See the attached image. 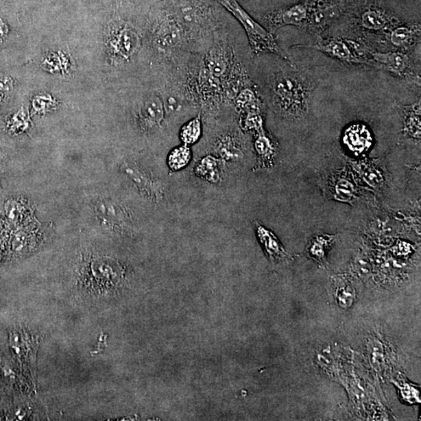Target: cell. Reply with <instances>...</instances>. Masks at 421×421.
<instances>
[{"instance_id":"1","label":"cell","mask_w":421,"mask_h":421,"mask_svg":"<svg viewBox=\"0 0 421 421\" xmlns=\"http://www.w3.org/2000/svg\"><path fill=\"white\" fill-rule=\"evenodd\" d=\"M273 105L281 116L299 119L309 112L313 84L309 78L293 72L280 71L271 80Z\"/></svg>"},{"instance_id":"2","label":"cell","mask_w":421,"mask_h":421,"mask_svg":"<svg viewBox=\"0 0 421 421\" xmlns=\"http://www.w3.org/2000/svg\"><path fill=\"white\" fill-rule=\"evenodd\" d=\"M235 16L247 32L250 47L255 54L272 53L280 56L296 69L294 62L278 47L276 39L265 28L254 21L237 0H216Z\"/></svg>"},{"instance_id":"3","label":"cell","mask_w":421,"mask_h":421,"mask_svg":"<svg viewBox=\"0 0 421 421\" xmlns=\"http://www.w3.org/2000/svg\"><path fill=\"white\" fill-rule=\"evenodd\" d=\"M368 64L379 68L402 78L414 81L419 77L415 73L413 62L409 55L399 52H375Z\"/></svg>"},{"instance_id":"4","label":"cell","mask_w":421,"mask_h":421,"mask_svg":"<svg viewBox=\"0 0 421 421\" xmlns=\"http://www.w3.org/2000/svg\"><path fill=\"white\" fill-rule=\"evenodd\" d=\"M326 185V193L335 200L351 203L359 195L354 179L345 169L328 175Z\"/></svg>"},{"instance_id":"5","label":"cell","mask_w":421,"mask_h":421,"mask_svg":"<svg viewBox=\"0 0 421 421\" xmlns=\"http://www.w3.org/2000/svg\"><path fill=\"white\" fill-rule=\"evenodd\" d=\"M311 12L309 3H299L285 9H280L265 16V22L272 30H276L284 26L294 25L302 27Z\"/></svg>"},{"instance_id":"6","label":"cell","mask_w":421,"mask_h":421,"mask_svg":"<svg viewBox=\"0 0 421 421\" xmlns=\"http://www.w3.org/2000/svg\"><path fill=\"white\" fill-rule=\"evenodd\" d=\"M299 47L320 51V52L328 54L340 61L347 62V64H363V62H366L365 60H363L356 54L343 40L337 38L323 40V41L312 45H299Z\"/></svg>"},{"instance_id":"7","label":"cell","mask_w":421,"mask_h":421,"mask_svg":"<svg viewBox=\"0 0 421 421\" xmlns=\"http://www.w3.org/2000/svg\"><path fill=\"white\" fill-rule=\"evenodd\" d=\"M124 167L125 173L129 176V178L132 179L141 191L145 193L147 197L155 201H158L162 197L163 190L160 184L147 174L144 169L136 166V165H127Z\"/></svg>"},{"instance_id":"8","label":"cell","mask_w":421,"mask_h":421,"mask_svg":"<svg viewBox=\"0 0 421 421\" xmlns=\"http://www.w3.org/2000/svg\"><path fill=\"white\" fill-rule=\"evenodd\" d=\"M254 226L255 231L257 232L258 240L269 259L274 261V263H281V261H287L289 254L280 241L278 240L274 233L266 229L265 226L258 223V221H255Z\"/></svg>"},{"instance_id":"9","label":"cell","mask_w":421,"mask_h":421,"mask_svg":"<svg viewBox=\"0 0 421 421\" xmlns=\"http://www.w3.org/2000/svg\"><path fill=\"white\" fill-rule=\"evenodd\" d=\"M344 142L348 149L356 154H361L369 149L372 144L371 132L363 124H354L344 133Z\"/></svg>"},{"instance_id":"10","label":"cell","mask_w":421,"mask_h":421,"mask_svg":"<svg viewBox=\"0 0 421 421\" xmlns=\"http://www.w3.org/2000/svg\"><path fill=\"white\" fill-rule=\"evenodd\" d=\"M339 235H328L320 233L311 238L306 249L307 257L313 259L322 266L327 265V254L333 244L338 240Z\"/></svg>"},{"instance_id":"11","label":"cell","mask_w":421,"mask_h":421,"mask_svg":"<svg viewBox=\"0 0 421 421\" xmlns=\"http://www.w3.org/2000/svg\"><path fill=\"white\" fill-rule=\"evenodd\" d=\"M357 172L362 179L374 189H382L386 184V176L384 170L378 162L373 160H361L352 163Z\"/></svg>"},{"instance_id":"12","label":"cell","mask_w":421,"mask_h":421,"mask_svg":"<svg viewBox=\"0 0 421 421\" xmlns=\"http://www.w3.org/2000/svg\"><path fill=\"white\" fill-rule=\"evenodd\" d=\"M95 212L104 224L112 227H121L127 223L128 214L125 209L112 201H101L96 204Z\"/></svg>"},{"instance_id":"13","label":"cell","mask_w":421,"mask_h":421,"mask_svg":"<svg viewBox=\"0 0 421 421\" xmlns=\"http://www.w3.org/2000/svg\"><path fill=\"white\" fill-rule=\"evenodd\" d=\"M163 101L157 96L147 99L141 109V121L147 129L155 128L160 125L164 117Z\"/></svg>"},{"instance_id":"14","label":"cell","mask_w":421,"mask_h":421,"mask_svg":"<svg viewBox=\"0 0 421 421\" xmlns=\"http://www.w3.org/2000/svg\"><path fill=\"white\" fill-rule=\"evenodd\" d=\"M404 134L413 141L420 140V101L406 106L403 110Z\"/></svg>"},{"instance_id":"15","label":"cell","mask_w":421,"mask_h":421,"mask_svg":"<svg viewBox=\"0 0 421 421\" xmlns=\"http://www.w3.org/2000/svg\"><path fill=\"white\" fill-rule=\"evenodd\" d=\"M420 35V25L402 26L392 32L390 41L396 47L408 48L417 41Z\"/></svg>"},{"instance_id":"16","label":"cell","mask_w":421,"mask_h":421,"mask_svg":"<svg viewBox=\"0 0 421 421\" xmlns=\"http://www.w3.org/2000/svg\"><path fill=\"white\" fill-rule=\"evenodd\" d=\"M335 297L338 304L344 309H349L354 303L355 289L351 282L344 277H337L334 280Z\"/></svg>"},{"instance_id":"17","label":"cell","mask_w":421,"mask_h":421,"mask_svg":"<svg viewBox=\"0 0 421 421\" xmlns=\"http://www.w3.org/2000/svg\"><path fill=\"white\" fill-rule=\"evenodd\" d=\"M361 23L366 29L382 31L389 26L391 19L383 11L371 9L362 14Z\"/></svg>"},{"instance_id":"18","label":"cell","mask_w":421,"mask_h":421,"mask_svg":"<svg viewBox=\"0 0 421 421\" xmlns=\"http://www.w3.org/2000/svg\"><path fill=\"white\" fill-rule=\"evenodd\" d=\"M339 14V10L337 5H324L314 10L311 16V25L315 29H322L330 22L337 19Z\"/></svg>"},{"instance_id":"19","label":"cell","mask_w":421,"mask_h":421,"mask_svg":"<svg viewBox=\"0 0 421 421\" xmlns=\"http://www.w3.org/2000/svg\"><path fill=\"white\" fill-rule=\"evenodd\" d=\"M191 158V151L189 145H182L176 147L169 153L168 165L173 171L184 168L189 165Z\"/></svg>"},{"instance_id":"20","label":"cell","mask_w":421,"mask_h":421,"mask_svg":"<svg viewBox=\"0 0 421 421\" xmlns=\"http://www.w3.org/2000/svg\"><path fill=\"white\" fill-rule=\"evenodd\" d=\"M202 134L201 117H197L182 128L180 133V139L186 145L195 144L200 138Z\"/></svg>"},{"instance_id":"21","label":"cell","mask_w":421,"mask_h":421,"mask_svg":"<svg viewBox=\"0 0 421 421\" xmlns=\"http://www.w3.org/2000/svg\"><path fill=\"white\" fill-rule=\"evenodd\" d=\"M208 67L215 77H221L227 69V58L220 49H213L208 58Z\"/></svg>"},{"instance_id":"22","label":"cell","mask_w":421,"mask_h":421,"mask_svg":"<svg viewBox=\"0 0 421 421\" xmlns=\"http://www.w3.org/2000/svg\"><path fill=\"white\" fill-rule=\"evenodd\" d=\"M255 146L261 160H263V162H271L272 159L274 158L275 145L267 136H260L256 141Z\"/></svg>"},{"instance_id":"23","label":"cell","mask_w":421,"mask_h":421,"mask_svg":"<svg viewBox=\"0 0 421 421\" xmlns=\"http://www.w3.org/2000/svg\"><path fill=\"white\" fill-rule=\"evenodd\" d=\"M180 36L178 30L173 27L166 26L159 34V44L166 49L173 48L180 42Z\"/></svg>"},{"instance_id":"24","label":"cell","mask_w":421,"mask_h":421,"mask_svg":"<svg viewBox=\"0 0 421 421\" xmlns=\"http://www.w3.org/2000/svg\"><path fill=\"white\" fill-rule=\"evenodd\" d=\"M400 390H401L402 396L404 398V399H406L407 400H411V399H415V400L417 399L416 397H414L413 395H411V394H409V392H417L416 389L411 388V385H409L407 383L401 385Z\"/></svg>"},{"instance_id":"25","label":"cell","mask_w":421,"mask_h":421,"mask_svg":"<svg viewBox=\"0 0 421 421\" xmlns=\"http://www.w3.org/2000/svg\"><path fill=\"white\" fill-rule=\"evenodd\" d=\"M1 191H2V189H1V187H0V193H1Z\"/></svg>"}]
</instances>
